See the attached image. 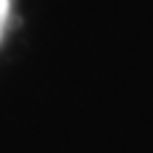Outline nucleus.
Listing matches in <instances>:
<instances>
[{
	"mask_svg": "<svg viewBox=\"0 0 153 153\" xmlns=\"http://www.w3.org/2000/svg\"><path fill=\"white\" fill-rule=\"evenodd\" d=\"M5 13H8V3L0 0V35H3V27H5Z\"/></svg>",
	"mask_w": 153,
	"mask_h": 153,
	"instance_id": "1",
	"label": "nucleus"
}]
</instances>
